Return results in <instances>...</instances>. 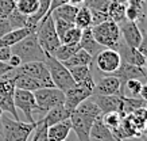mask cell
Listing matches in <instances>:
<instances>
[{
  "mask_svg": "<svg viewBox=\"0 0 147 141\" xmlns=\"http://www.w3.org/2000/svg\"><path fill=\"white\" fill-rule=\"evenodd\" d=\"M102 114L97 105L93 100L86 99L82 103L77 106L70 114V123L71 130H74L77 136V141H89V133L92 129V125L98 117Z\"/></svg>",
  "mask_w": 147,
  "mask_h": 141,
  "instance_id": "1",
  "label": "cell"
},
{
  "mask_svg": "<svg viewBox=\"0 0 147 141\" xmlns=\"http://www.w3.org/2000/svg\"><path fill=\"white\" fill-rule=\"evenodd\" d=\"M11 54L18 56L22 64L34 63V61L45 63L46 59H47V53L42 49V46L38 42L36 31L28 34L22 41H19L18 44L11 46Z\"/></svg>",
  "mask_w": 147,
  "mask_h": 141,
  "instance_id": "2",
  "label": "cell"
},
{
  "mask_svg": "<svg viewBox=\"0 0 147 141\" xmlns=\"http://www.w3.org/2000/svg\"><path fill=\"white\" fill-rule=\"evenodd\" d=\"M1 123H3V136L0 141H28L36 126L35 122L13 119L11 115H4V114L1 117Z\"/></svg>",
  "mask_w": 147,
  "mask_h": 141,
  "instance_id": "3",
  "label": "cell"
},
{
  "mask_svg": "<svg viewBox=\"0 0 147 141\" xmlns=\"http://www.w3.org/2000/svg\"><path fill=\"white\" fill-rule=\"evenodd\" d=\"M92 33L98 45L107 48V49L117 50L121 42L119 25L111 19H107L96 26H92Z\"/></svg>",
  "mask_w": 147,
  "mask_h": 141,
  "instance_id": "4",
  "label": "cell"
},
{
  "mask_svg": "<svg viewBox=\"0 0 147 141\" xmlns=\"http://www.w3.org/2000/svg\"><path fill=\"white\" fill-rule=\"evenodd\" d=\"M34 96H35V102L38 106V111L39 114V118L42 119L49 110L58 107V106H62L65 103V92L61 91L57 87H43L34 91ZM36 119V121H38ZM35 121V122H36Z\"/></svg>",
  "mask_w": 147,
  "mask_h": 141,
  "instance_id": "5",
  "label": "cell"
},
{
  "mask_svg": "<svg viewBox=\"0 0 147 141\" xmlns=\"http://www.w3.org/2000/svg\"><path fill=\"white\" fill-rule=\"evenodd\" d=\"M94 84H96V82L90 75L89 78H86L84 82L77 83V84H74V87H71L70 90L65 91V103H63L65 109L71 114L73 110L76 109L80 103L89 99L90 96L93 95Z\"/></svg>",
  "mask_w": 147,
  "mask_h": 141,
  "instance_id": "6",
  "label": "cell"
},
{
  "mask_svg": "<svg viewBox=\"0 0 147 141\" xmlns=\"http://www.w3.org/2000/svg\"><path fill=\"white\" fill-rule=\"evenodd\" d=\"M36 38L42 49L45 50L47 54H53L55 49L61 45V40L58 37L55 27H54V20L51 18V14L46 15L39 23L36 29Z\"/></svg>",
  "mask_w": 147,
  "mask_h": 141,
  "instance_id": "7",
  "label": "cell"
},
{
  "mask_svg": "<svg viewBox=\"0 0 147 141\" xmlns=\"http://www.w3.org/2000/svg\"><path fill=\"white\" fill-rule=\"evenodd\" d=\"M45 64H46V68H47V71L50 73V78L53 80L54 87L59 88L63 92L70 90L71 87H74L76 83H74L73 78H71L69 69L61 61L55 60L53 56L47 54V59H46Z\"/></svg>",
  "mask_w": 147,
  "mask_h": 141,
  "instance_id": "8",
  "label": "cell"
},
{
  "mask_svg": "<svg viewBox=\"0 0 147 141\" xmlns=\"http://www.w3.org/2000/svg\"><path fill=\"white\" fill-rule=\"evenodd\" d=\"M13 103H15L16 110H20L23 113L24 118H26V122H35L34 113L38 111V106H36L34 92L15 88Z\"/></svg>",
  "mask_w": 147,
  "mask_h": 141,
  "instance_id": "9",
  "label": "cell"
},
{
  "mask_svg": "<svg viewBox=\"0 0 147 141\" xmlns=\"http://www.w3.org/2000/svg\"><path fill=\"white\" fill-rule=\"evenodd\" d=\"M93 60L96 69L104 75H112L121 65V57L119 52L113 49H107V48L100 50Z\"/></svg>",
  "mask_w": 147,
  "mask_h": 141,
  "instance_id": "10",
  "label": "cell"
},
{
  "mask_svg": "<svg viewBox=\"0 0 147 141\" xmlns=\"http://www.w3.org/2000/svg\"><path fill=\"white\" fill-rule=\"evenodd\" d=\"M15 86L11 79L1 76L0 78V109L3 113L9 114L13 119H19V113L13 103Z\"/></svg>",
  "mask_w": 147,
  "mask_h": 141,
  "instance_id": "11",
  "label": "cell"
},
{
  "mask_svg": "<svg viewBox=\"0 0 147 141\" xmlns=\"http://www.w3.org/2000/svg\"><path fill=\"white\" fill-rule=\"evenodd\" d=\"M18 72L28 75L31 78L39 80L45 87H54L53 80L50 78V73L46 68V64L42 61H34V63H26L22 64L20 67L15 68Z\"/></svg>",
  "mask_w": 147,
  "mask_h": 141,
  "instance_id": "12",
  "label": "cell"
},
{
  "mask_svg": "<svg viewBox=\"0 0 147 141\" xmlns=\"http://www.w3.org/2000/svg\"><path fill=\"white\" fill-rule=\"evenodd\" d=\"M119 29H120V35L124 40L125 45L138 49L142 41V30L139 29L138 22L125 19L124 22L119 23Z\"/></svg>",
  "mask_w": 147,
  "mask_h": 141,
  "instance_id": "13",
  "label": "cell"
},
{
  "mask_svg": "<svg viewBox=\"0 0 147 141\" xmlns=\"http://www.w3.org/2000/svg\"><path fill=\"white\" fill-rule=\"evenodd\" d=\"M93 100L100 109L101 114L112 113V111H117L121 114L123 110V95H93L89 98Z\"/></svg>",
  "mask_w": 147,
  "mask_h": 141,
  "instance_id": "14",
  "label": "cell"
},
{
  "mask_svg": "<svg viewBox=\"0 0 147 141\" xmlns=\"http://www.w3.org/2000/svg\"><path fill=\"white\" fill-rule=\"evenodd\" d=\"M93 94L96 95H123L121 83L113 75H105L98 80V83L94 84Z\"/></svg>",
  "mask_w": 147,
  "mask_h": 141,
  "instance_id": "15",
  "label": "cell"
},
{
  "mask_svg": "<svg viewBox=\"0 0 147 141\" xmlns=\"http://www.w3.org/2000/svg\"><path fill=\"white\" fill-rule=\"evenodd\" d=\"M112 75L120 80L121 88H124V84L131 79H136V80H140L142 83H147V76L144 75V72H143V69L140 67L131 65V64L123 63V61H121V65L119 67V69Z\"/></svg>",
  "mask_w": 147,
  "mask_h": 141,
  "instance_id": "16",
  "label": "cell"
},
{
  "mask_svg": "<svg viewBox=\"0 0 147 141\" xmlns=\"http://www.w3.org/2000/svg\"><path fill=\"white\" fill-rule=\"evenodd\" d=\"M117 52L121 57V61L127 64H131V65H136V67H140L142 68L144 63H146V59L143 57V54L139 52L138 49L135 48H129L125 44L120 42V45L117 48Z\"/></svg>",
  "mask_w": 147,
  "mask_h": 141,
  "instance_id": "17",
  "label": "cell"
},
{
  "mask_svg": "<svg viewBox=\"0 0 147 141\" xmlns=\"http://www.w3.org/2000/svg\"><path fill=\"white\" fill-rule=\"evenodd\" d=\"M89 137L97 141H117V138L112 133V130L109 127L105 126V123L102 122L101 117H98L93 122L92 129H90V133H89Z\"/></svg>",
  "mask_w": 147,
  "mask_h": 141,
  "instance_id": "18",
  "label": "cell"
},
{
  "mask_svg": "<svg viewBox=\"0 0 147 141\" xmlns=\"http://www.w3.org/2000/svg\"><path fill=\"white\" fill-rule=\"evenodd\" d=\"M80 49H84L85 52H88L92 57H96L97 53L100 50H102V46L98 45L97 41L94 40L93 33H92V27L84 29L82 34H81V40H80Z\"/></svg>",
  "mask_w": 147,
  "mask_h": 141,
  "instance_id": "19",
  "label": "cell"
},
{
  "mask_svg": "<svg viewBox=\"0 0 147 141\" xmlns=\"http://www.w3.org/2000/svg\"><path fill=\"white\" fill-rule=\"evenodd\" d=\"M71 130L70 119H65L53 126L47 127V138L49 141H65Z\"/></svg>",
  "mask_w": 147,
  "mask_h": 141,
  "instance_id": "20",
  "label": "cell"
},
{
  "mask_svg": "<svg viewBox=\"0 0 147 141\" xmlns=\"http://www.w3.org/2000/svg\"><path fill=\"white\" fill-rule=\"evenodd\" d=\"M31 33H35L32 29H28V27H22V29H15V30H11L8 31L7 34L0 38V46H13L15 44H18L19 41H22L24 37H27L28 34Z\"/></svg>",
  "mask_w": 147,
  "mask_h": 141,
  "instance_id": "21",
  "label": "cell"
},
{
  "mask_svg": "<svg viewBox=\"0 0 147 141\" xmlns=\"http://www.w3.org/2000/svg\"><path fill=\"white\" fill-rule=\"evenodd\" d=\"M69 118H70V113H69V111L65 109V106L62 105V106H58V107H54V109L49 110V111L43 115L42 121L46 123V126L50 127V126H53V125H55V123L62 122V121L69 119ZM38 121H39V119H38Z\"/></svg>",
  "mask_w": 147,
  "mask_h": 141,
  "instance_id": "22",
  "label": "cell"
},
{
  "mask_svg": "<svg viewBox=\"0 0 147 141\" xmlns=\"http://www.w3.org/2000/svg\"><path fill=\"white\" fill-rule=\"evenodd\" d=\"M77 11H78V5H73V4L66 3V4L59 5L58 8L54 10L53 12H51V18L61 19V20H65V22L73 23L74 22V18H76Z\"/></svg>",
  "mask_w": 147,
  "mask_h": 141,
  "instance_id": "23",
  "label": "cell"
},
{
  "mask_svg": "<svg viewBox=\"0 0 147 141\" xmlns=\"http://www.w3.org/2000/svg\"><path fill=\"white\" fill-rule=\"evenodd\" d=\"M92 63H93V57L88 52H85L84 49H78L70 59H67L62 64L66 68H73V67H82V65H89L90 67Z\"/></svg>",
  "mask_w": 147,
  "mask_h": 141,
  "instance_id": "24",
  "label": "cell"
},
{
  "mask_svg": "<svg viewBox=\"0 0 147 141\" xmlns=\"http://www.w3.org/2000/svg\"><path fill=\"white\" fill-rule=\"evenodd\" d=\"M74 26L81 30L88 27H92V14H90V10L86 7V5H82V7H78V11L76 14V18H74Z\"/></svg>",
  "mask_w": 147,
  "mask_h": 141,
  "instance_id": "25",
  "label": "cell"
},
{
  "mask_svg": "<svg viewBox=\"0 0 147 141\" xmlns=\"http://www.w3.org/2000/svg\"><path fill=\"white\" fill-rule=\"evenodd\" d=\"M146 100L142 98H136V96H124L123 95V110H121V115L125 117L128 114H132L135 110L144 107Z\"/></svg>",
  "mask_w": 147,
  "mask_h": 141,
  "instance_id": "26",
  "label": "cell"
},
{
  "mask_svg": "<svg viewBox=\"0 0 147 141\" xmlns=\"http://www.w3.org/2000/svg\"><path fill=\"white\" fill-rule=\"evenodd\" d=\"M108 18L116 22L117 25L125 20V4H120V3H109L107 10Z\"/></svg>",
  "mask_w": 147,
  "mask_h": 141,
  "instance_id": "27",
  "label": "cell"
},
{
  "mask_svg": "<svg viewBox=\"0 0 147 141\" xmlns=\"http://www.w3.org/2000/svg\"><path fill=\"white\" fill-rule=\"evenodd\" d=\"M78 49H80V45H63V44H61L51 56H53L55 60L63 63V61H66L67 59H70Z\"/></svg>",
  "mask_w": 147,
  "mask_h": 141,
  "instance_id": "28",
  "label": "cell"
},
{
  "mask_svg": "<svg viewBox=\"0 0 147 141\" xmlns=\"http://www.w3.org/2000/svg\"><path fill=\"white\" fill-rule=\"evenodd\" d=\"M39 7V0H18L16 1V10L26 16L35 14Z\"/></svg>",
  "mask_w": 147,
  "mask_h": 141,
  "instance_id": "29",
  "label": "cell"
},
{
  "mask_svg": "<svg viewBox=\"0 0 147 141\" xmlns=\"http://www.w3.org/2000/svg\"><path fill=\"white\" fill-rule=\"evenodd\" d=\"M81 34H82V30L73 26L62 35L61 44H63V45H78L81 40Z\"/></svg>",
  "mask_w": 147,
  "mask_h": 141,
  "instance_id": "30",
  "label": "cell"
},
{
  "mask_svg": "<svg viewBox=\"0 0 147 141\" xmlns=\"http://www.w3.org/2000/svg\"><path fill=\"white\" fill-rule=\"evenodd\" d=\"M5 19L8 20L9 26H11L12 30H15V29L26 27V25H27V16L26 15H23L22 12H19L16 8L13 10L12 12H11V14H9Z\"/></svg>",
  "mask_w": 147,
  "mask_h": 141,
  "instance_id": "31",
  "label": "cell"
},
{
  "mask_svg": "<svg viewBox=\"0 0 147 141\" xmlns=\"http://www.w3.org/2000/svg\"><path fill=\"white\" fill-rule=\"evenodd\" d=\"M124 118L120 113H117V111H112V113H107V114H102L101 115V119L102 122L105 123V126L109 127L112 132L116 130L119 125L121 123V119Z\"/></svg>",
  "mask_w": 147,
  "mask_h": 141,
  "instance_id": "32",
  "label": "cell"
},
{
  "mask_svg": "<svg viewBox=\"0 0 147 141\" xmlns=\"http://www.w3.org/2000/svg\"><path fill=\"white\" fill-rule=\"evenodd\" d=\"M70 72L71 78L74 80V83H81L84 82L86 78L90 76V67L89 65H82V67H73V68H67Z\"/></svg>",
  "mask_w": 147,
  "mask_h": 141,
  "instance_id": "33",
  "label": "cell"
},
{
  "mask_svg": "<svg viewBox=\"0 0 147 141\" xmlns=\"http://www.w3.org/2000/svg\"><path fill=\"white\" fill-rule=\"evenodd\" d=\"M143 83L140 80H136V79H131L124 84V88H123V95L124 96H138L139 91L142 88Z\"/></svg>",
  "mask_w": 147,
  "mask_h": 141,
  "instance_id": "34",
  "label": "cell"
},
{
  "mask_svg": "<svg viewBox=\"0 0 147 141\" xmlns=\"http://www.w3.org/2000/svg\"><path fill=\"white\" fill-rule=\"evenodd\" d=\"M142 16H143V7L134 5V4L125 5V19H127V20L138 22Z\"/></svg>",
  "mask_w": 147,
  "mask_h": 141,
  "instance_id": "35",
  "label": "cell"
},
{
  "mask_svg": "<svg viewBox=\"0 0 147 141\" xmlns=\"http://www.w3.org/2000/svg\"><path fill=\"white\" fill-rule=\"evenodd\" d=\"M36 126L34 129V137H32L31 141H49L47 138V126H46V123L39 119V121H36Z\"/></svg>",
  "mask_w": 147,
  "mask_h": 141,
  "instance_id": "36",
  "label": "cell"
},
{
  "mask_svg": "<svg viewBox=\"0 0 147 141\" xmlns=\"http://www.w3.org/2000/svg\"><path fill=\"white\" fill-rule=\"evenodd\" d=\"M16 8V1L13 0H0V19H5Z\"/></svg>",
  "mask_w": 147,
  "mask_h": 141,
  "instance_id": "37",
  "label": "cell"
},
{
  "mask_svg": "<svg viewBox=\"0 0 147 141\" xmlns=\"http://www.w3.org/2000/svg\"><path fill=\"white\" fill-rule=\"evenodd\" d=\"M109 3V0H84V5H86L89 10H97L104 12H107Z\"/></svg>",
  "mask_w": 147,
  "mask_h": 141,
  "instance_id": "38",
  "label": "cell"
},
{
  "mask_svg": "<svg viewBox=\"0 0 147 141\" xmlns=\"http://www.w3.org/2000/svg\"><path fill=\"white\" fill-rule=\"evenodd\" d=\"M53 20H54V27H55V31H57L59 40L62 38V35L69 30V29L74 26L73 23L65 22V20H61V19H53Z\"/></svg>",
  "mask_w": 147,
  "mask_h": 141,
  "instance_id": "39",
  "label": "cell"
},
{
  "mask_svg": "<svg viewBox=\"0 0 147 141\" xmlns=\"http://www.w3.org/2000/svg\"><path fill=\"white\" fill-rule=\"evenodd\" d=\"M138 50L143 54V57L147 60V30H142V41Z\"/></svg>",
  "mask_w": 147,
  "mask_h": 141,
  "instance_id": "40",
  "label": "cell"
},
{
  "mask_svg": "<svg viewBox=\"0 0 147 141\" xmlns=\"http://www.w3.org/2000/svg\"><path fill=\"white\" fill-rule=\"evenodd\" d=\"M12 29H11V26H9V23L7 19H0V38L4 35V34H7L8 31H11Z\"/></svg>",
  "mask_w": 147,
  "mask_h": 141,
  "instance_id": "41",
  "label": "cell"
},
{
  "mask_svg": "<svg viewBox=\"0 0 147 141\" xmlns=\"http://www.w3.org/2000/svg\"><path fill=\"white\" fill-rule=\"evenodd\" d=\"M7 64H8L11 68H18V67H20V65H22V61H20V59H19L18 56L11 54V57L8 59Z\"/></svg>",
  "mask_w": 147,
  "mask_h": 141,
  "instance_id": "42",
  "label": "cell"
},
{
  "mask_svg": "<svg viewBox=\"0 0 147 141\" xmlns=\"http://www.w3.org/2000/svg\"><path fill=\"white\" fill-rule=\"evenodd\" d=\"M11 69L12 68H11L7 63H1V61H0V78H1V76H4L5 73L9 72Z\"/></svg>",
  "mask_w": 147,
  "mask_h": 141,
  "instance_id": "43",
  "label": "cell"
},
{
  "mask_svg": "<svg viewBox=\"0 0 147 141\" xmlns=\"http://www.w3.org/2000/svg\"><path fill=\"white\" fill-rule=\"evenodd\" d=\"M138 96L147 102V83H143V86H142V88H140V91H139Z\"/></svg>",
  "mask_w": 147,
  "mask_h": 141,
  "instance_id": "44",
  "label": "cell"
},
{
  "mask_svg": "<svg viewBox=\"0 0 147 141\" xmlns=\"http://www.w3.org/2000/svg\"><path fill=\"white\" fill-rule=\"evenodd\" d=\"M67 3L73 5H80V4H84V0H67Z\"/></svg>",
  "mask_w": 147,
  "mask_h": 141,
  "instance_id": "45",
  "label": "cell"
},
{
  "mask_svg": "<svg viewBox=\"0 0 147 141\" xmlns=\"http://www.w3.org/2000/svg\"><path fill=\"white\" fill-rule=\"evenodd\" d=\"M111 3H120V4H127L128 0H109Z\"/></svg>",
  "mask_w": 147,
  "mask_h": 141,
  "instance_id": "46",
  "label": "cell"
},
{
  "mask_svg": "<svg viewBox=\"0 0 147 141\" xmlns=\"http://www.w3.org/2000/svg\"><path fill=\"white\" fill-rule=\"evenodd\" d=\"M142 69H143V72H144V75L147 76V60H146V63H144V65L142 67Z\"/></svg>",
  "mask_w": 147,
  "mask_h": 141,
  "instance_id": "47",
  "label": "cell"
},
{
  "mask_svg": "<svg viewBox=\"0 0 147 141\" xmlns=\"http://www.w3.org/2000/svg\"><path fill=\"white\" fill-rule=\"evenodd\" d=\"M142 133L144 134V137H147V123H146V126L143 127V130H142Z\"/></svg>",
  "mask_w": 147,
  "mask_h": 141,
  "instance_id": "48",
  "label": "cell"
},
{
  "mask_svg": "<svg viewBox=\"0 0 147 141\" xmlns=\"http://www.w3.org/2000/svg\"><path fill=\"white\" fill-rule=\"evenodd\" d=\"M144 109H146V111H147V102H146V105H144Z\"/></svg>",
  "mask_w": 147,
  "mask_h": 141,
  "instance_id": "49",
  "label": "cell"
},
{
  "mask_svg": "<svg viewBox=\"0 0 147 141\" xmlns=\"http://www.w3.org/2000/svg\"><path fill=\"white\" fill-rule=\"evenodd\" d=\"M143 1H146V3H147V0H143Z\"/></svg>",
  "mask_w": 147,
  "mask_h": 141,
  "instance_id": "50",
  "label": "cell"
},
{
  "mask_svg": "<svg viewBox=\"0 0 147 141\" xmlns=\"http://www.w3.org/2000/svg\"><path fill=\"white\" fill-rule=\"evenodd\" d=\"M13 1H18V0H13Z\"/></svg>",
  "mask_w": 147,
  "mask_h": 141,
  "instance_id": "51",
  "label": "cell"
},
{
  "mask_svg": "<svg viewBox=\"0 0 147 141\" xmlns=\"http://www.w3.org/2000/svg\"><path fill=\"white\" fill-rule=\"evenodd\" d=\"M96 141H97V140H96Z\"/></svg>",
  "mask_w": 147,
  "mask_h": 141,
  "instance_id": "52",
  "label": "cell"
}]
</instances>
